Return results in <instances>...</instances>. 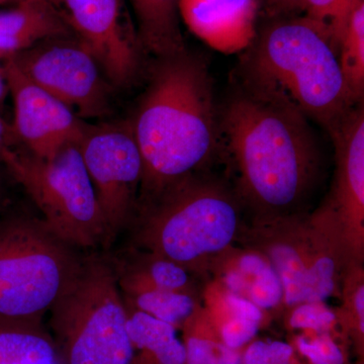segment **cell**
Segmentation results:
<instances>
[{"mask_svg":"<svg viewBox=\"0 0 364 364\" xmlns=\"http://www.w3.org/2000/svg\"><path fill=\"white\" fill-rule=\"evenodd\" d=\"M220 150L233 165L236 188L252 220L305 212L320 176V150L309 119L243 86L219 111Z\"/></svg>","mask_w":364,"mask_h":364,"instance_id":"obj_1","label":"cell"},{"mask_svg":"<svg viewBox=\"0 0 364 364\" xmlns=\"http://www.w3.org/2000/svg\"><path fill=\"white\" fill-rule=\"evenodd\" d=\"M151 198L200 173L220 152L219 111L207 64L186 51L160 57L130 121Z\"/></svg>","mask_w":364,"mask_h":364,"instance_id":"obj_2","label":"cell"},{"mask_svg":"<svg viewBox=\"0 0 364 364\" xmlns=\"http://www.w3.org/2000/svg\"><path fill=\"white\" fill-rule=\"evenodd\" d=\"M273 20L243 51L239 85L329 132L358 105L345 85L329 28L305 16Z\"/></svg>","mask_w":364,"mask_h":364,"instance_id":"obj_3","label":"cell"},{"mask_svg":"<svg viewBox=\"0 0 364 364\" xmlns=\"http://www.w3.org/2000/svg\"><path fill=\"white\" fill-rule=\"evenodd\" d=\"M243 205L222 181L196 174L153 196L136 243L195 274L238 240L244 223Z\"/></svg>","mask_w":364,"mask_h":364,"instance_id":"obj_4","label":"cell"},{"mask_svg":"<svg viewBox=\"0 0 364 364\" xmlns=\"http://www.w3.org/2000/svg\"><path fill=\"white\" fill-rule=\"evenodd\" d=\"M82 259L43 220H0V321L42 325Z\"/></svg>","mask_w":364,"mask_h":364,"instance_id":"obj_5","label":"cell"},{"mask_svg":"<svg viewBox=\"0 0 364 364\" xmlns=\"http://www.w3.org/2000/svg\"><path fill=\"white\" fill-rule=\"evenodd\" d=\"M50 312L59 364H132L128 312L107 260L83 258L77 277Z\"/></svg>","mask_w":364,"mask_h":364,"instance_id":"obj_6","label":"cell"},{"mask_svg":"<svg viewBox=\"0 0 364 364\" xmlns=\"http://www.w3.org/2000/svg\"><path fill=\"white\" fill-rule=\"evenodd\" d=\"M237 244L269 261L284 289V310L339 296L349 261L338 237L315 210L251 220L242 228Z\"/></svg>","mask_w":364,"mask_h":364,"instance_id":"obj_7","label":"cell"},{"mask_svg":"<svg viewBox=\"0 0 364 364\" xmlns=\"http://www.w3.org/2000/svg\"><path fill=\"white\" fill-rule=\"evenodd\" d=\"M0 161L25 188L46 225L73 247L105 243V228L79 143L40 157L26 148H6Z\"/></svg>","mask_w":364,"mask_h":364,"instance_id":"obj_8","label":"cell"},{"mask_svg":"<svg viewBox=\"0 0 364 364\" xmlns=\"http://www.w3.org/2000/svg\"><path fill=\"white\" fill-rule=\"evenodd\" d=\"M79 149L102 212L107 246L131 222L142 184V155L130 122L88 124Z\"/></svg>","mask_w":364,"mask_h":364,"instance_id":"obj_9","label":"cell"},{"mask_svg":"<svg viewBox=\"0 0 364 364\" xmlns=\"http://www.w3.org/2000/svg\"><path fill=\"white\" fill-rule=\"evenodd\" d=\"M13 58L33 83L80 119L109 114V81L92 53L78 38L63 36L42 41Z\"/></svg>","mask_w":364,"mask_h":364,"instance_id":"obj_10","label":"cell"},{"mask_svg":"<svg viewBox=\"0 0 364 364\" xmlns=\"http://www.w3.org/2000/svg\"><path fill=\"white\" fill-rule=\"evenodd\" d=\"M363 104L354 107L328 132L334 144V178L329 195L315 210L338 237L349 262L360 263H364Z\"/></svg>","mask_w":364,"mask_h":364,"instance_id":"obj_11","label":"cell"},{"mask_svg":"<svg viewBox=\"0 0 364 364\" xmlns=\"http://www.w3.org/2000/svg\"><path fill=\"white\" fill-rule=\"evenodd\" d=\"M90 50L109 83L133 85L143 68V48L124 14L123 0H52Z\"/></svg>","mask_w":364,"mask_h":364,"instance_id":"obj_12","label":"cell"},{"mask_svg":"<svg viewBox=\"0 0 364 364\" xmlns=\"http://www.w3.org/2000/svg\"><path fill=\"white\" fill-rule=\"evenodd\" d=\"M7 87L14 100V135L18 144L40 157H49L67 144L79 143L88 124L66 105L33 83L13 57L4 59Z\"/></svg>","mask_w":364,"mask_h":364,"instance_id":"obj_13","label":"cell"},{"mask_svg":"<svg viewBox=\"0 0 364 364\" xmlns=\"http://www.w3.org/2000/svg\"><path fill=\"white\" fill-rule=\"evenodd\" d=\"M179 16L196 37L225 54L252 44L260 0H179Z\"/></svg>","mask_w":364,"mask_h":364,"instance_id":"obj_14","label":"cell"},{"mask_svg":"<svg viewBox=\"0 0 364 364\" xmlns=\"http://www.w3.org/2000/svg\"><path fill=\"white\" fill-rule=\"evenodd\" d=\"M205 274L248 299L272 317L284 311V289L274 268L262 254L240 244L218 254Z\"/></svg>","mask_w":364,"mask_h":364,"instance_id":"obj_15","label":"cell"},{"mask_svg":"<svg viewBox=\"0 0 364 364\" xmlns=\"http://www.w3.org/2000/svg\"><path fill=\"white\" fill-rule=\"evenodd\" d=\"M200 294V304L212 318L223 341L236 350H243L272 318L217 280L210 279Z\"/></svg>","mask_w":364,"mask_h":364,"instance_id":"obj_16","label":"cell"},{"mask_svg":"<svg viewBox=\"0 0 364 364\" xmlns=\"http://www.w3.org/2000/svg\"><path fill=\"white\" fill-rule=\"evenodd\" d=\"M70 28L56 6L20 4L0 11V58L16 56L42 41L68 36Z\"/></svg>","mask_w":364,"mask_h":364,"instance_id":"obj_17","label":"cell"},{"mask_svg":"<svg viewBox=\"0 0 364 364\" xmlns=\"http://www.w3.org/2000/svg\"><path fill=\"white\" fill-rule=\"evenodd\" d=\"M114 270L123 296L148 291H168L198 298V291L191 272L157 254L146 251Z\"/></svg>","mask_w":364,"mask_h":364,"instance_id":"obj_18","label":"cell"},{"mask_svg":"<svg viewBox=\"0 0 364 364\" xmlns=\"http://www.w3.org/2000/svg\"><path fill=\"white\" fill-rule=\"evenodd\" d=\"M144 51L158 58L186 51L179 0H130Z\"/></svg>","mask_w":364,"mask_h":364,"instance_id":"obj_19","label":"cell"},{"mask_svg":"<svg viewBox=\"0 0 364 364\" xmlns=\"http://www.w3.org/2000/svg\"><path fill=\"white\" fill-rule=\"evenodd\" d=\"M126 305V304H124ZM132 364H186V350L173 326L127 306Z\"/></svg>","mask_w":364,"mask_h":364,"instance_id":"obj_20","label":"cell"},{"mask_svg":"<svg viewBox=\"0 0 364 364\" xmlns=\"http://www.w3.org/2000/svg\"><path fill=\"white\" fill-rule=\"evenodd\" d=\"M56 363L54 340L43 325L0 321V364Z\"/></svg>","mask_w":364,"mask_h":364,"instance_id":"obj_21","label":"cell"},{"mask_svg":"<svg viewBox=\"0 0 364 364\" xmlns=\"http://www.w3.org/2000/svg\"><path fill=\"white\" fill-rule=\"evenodd\" d=\"M186 364H242V351L223 341L202 304L182 324Z\"/></svg>","mask_w":364,"mask_h":364,"instance_id":"obj_22","label":"cell"},{"mask_svg":"<svg viewBox=\"0 0 364 364\" xmlns=\"http://www.w3.org/2000/svg\"><path fill=\"white\" fill-rule=\"evenodd\" d=\"M341 304L334 309L341 332L348 340L359 360L364 358V265L351 261L340 284Z\"/></svg>","mask_w":364,"mask_h":364,"instance_id":"obj_23","label":"cell"},{"mask_svg":"<svg viewBox=\"0 0 364 364\" xmlns=\"http://www.w3.org/2000/svg\"><path fill=\"white\" fill-rule=\"evenodd\" d=\"M342 76L349 95L356 105L364 95V0L352 11L338 47Z\"/></svg>","mask_w":364,"mask_h":364,"instance_id":"obj_24","label":"cell"},{"mask_svg":"<svg viewBox=\"0 0 364 364\" xmlns=\"http://www.w3.org/2000/svg\"><path fill=\"white\" fill-rule=\"evenodd\" d=\"M124 304L129 308L147 314L151 317L162 321L181 329L200 301L191 294L168 291H148L123 296Z\"/></svg>","mask_w":364,"mask_h":364,"instance_id":"obj_25","label":"cell"},{"mask_svg":"<svg viewBox=\"0 0 364 364\" xmlns=\"http://www.w3.org/2000/svg\"><path fill=\"white\" fill-rule=\"evenodd\" d=\"M308 364H350L348 340L329 332L291 333L289 341Z\"/></svg>","mask_w":364,"mask_h":364,"instance_id":"obj_26","label":"cell"},{"mask_svg":"<svg viewBox=\"0 0 364 364\" xmlns=\"http://www.w3.org/2000/svg\"><path fill=\"white\" fill-rule=\"evenodd\" d=\"M282 315L284 316V327L289 333L312 331L343 335L334 309L326 305V301L299 304L284 309Z\"/></svg>","mask_w":364,"mask_h":364,"instance_id":"obj_27","label":"cell"},{"mask_svg":"<svg viewBox=\"0 0 364 364\" xmlns=\"http://www.w3.org/2000/svg\"><path fill=\"white\" fill-rule=\"evenodd\" d=\"M242 364L308 363L299 358L289 342L255 338L242 351Z\"/></svg>","mask_w":364,"mask_h":364,"instance_id":"obj_28","label":"cell"},{"mask_svg":"<svg viewBox=\"0 0 364 364\" xmlns=\"http://www.w3.org/2000/svg\"><path fill=\"white\" fill-rule=\"evenodd\" d=\"M306 18L329 28L337 48L343 37L347 23L342 13L341 0H304Z\"/></svg>","mask_w":364,"mask_h":364,"instance_id":"obj_29","label":"cell"},{"mask_svg":"<svg viewBox=\"0 0 364 364\" xmlns=\"http://www.w3.org/2000/svg\"><path fill=\"white\" fill-rule=\"evenodd\" d=\"M272 18H289L303 13L304 0H260Z\"/></svg>","mask_w":364,"mask_h":364,"instance_id":"obj_30","label":"cell"},{"mask_svg":"<svg viewBox=\"0 0 364 364\" xmlns=\"http://www.w3.org/2000/svg\"><path fill=\"white\" fill-rule=\"evenodd\" d=\"M18 143L13 126H9L0 116V158L6 148L11 147Z\"/></svg>","mask_w":364,"mask_h":364,"instance_id":"obj_31","label":"cell"},{"mask_svg":"<svg viewBox=\"0 0 364 364\" xmlns=\"http://www.w3.org/2000/svg\"><path fill=\"white\" fill-rule=\"evenodd\" d=\"M7 93H9V87H7L6 74H4V59L0 58V107L4 105Z\"/></svg>","mask_w":364,"mask_h":364,"instance_id":"obj_32","label":"cell"},{"mask_svg":"<svg viewBox=\"0 0 364 364\" xmlns=\"http://www.w3.org/2000/svg\"><path fill=\"white\" fill-rule=\"evenodd\" d=\"M341 1L343 18L345 21H346V23H348L352 11H353L354 9L358 6L359 2L363 1V0H341Z\"/></svg>","mask_w":364,"mask_h":364,"instance_id":"obj_33","label":"cell"},{"mask_svg":"<svg viewBox=\"0 0 364 364\" xmlns=\"http://www.w3.org/2000/svg\"><path fill=\"white\" fill-rule=\"evenodd\" d=\"M14 4H53L52 0H13Z\"/></svg>","mask_w":364,"mask_h":364,"instance_id":"obj_34","label":"cell"},{"mask_svg":"<svg viewBox=\"0 0 364 364\" xmlns=\"http://www.w3.org/2000/svg\"><path fill=\"white\" fill-rule=\"evenodd\" d=\"M14 4L13 0H0V6L2 4Z\"/></svg>","mask_w":364,"mask_h":364,"instance_id":"obj_35","label":"cell"},{"mask_svg":"<svg viewBox=\"0 0 364 364\" xmlns=\"http://www.w3.org/2000/svg\"><path fill=\"white\" fill-rule=\"evenodd\" d=\"M2 200V193H1V189H0V203H1Z\"/></svg>","mask_w":364,"mask_h":364,"instance_id":"obj_36","label":"cell"}]
</instances>
